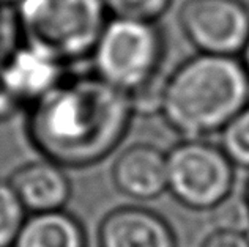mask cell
<instances>
[{"label":"cell","instance_id":"44dd1931","mask_svg":"<svg viewBox=\"0 0 249 247\" xmlns=\"http://www.w3.org/2000/svg\"><path fill=\"white\" fill-rule=\"evenodd\" d=\"M21 2V0H0V8L5 10H15L16 5Z\"/></svg>","mask_w":249,"mask_h":247},{"label":"cell","instance_id":"277c9868","mask_svg":"<svg viewBox=\"0 0 249 247\" xmlns=\"http://www.w3.org/2000/svg\"><path fill=\"white\" fill-rule=\"evenodd\" d=\"M166 33L160 22L110 17L91 52V71L131 95L161 77Z\"/></svg>","mask_w":249,"mask_h":247},{"label":"cell","instance_id":"2e32d148","mask_svg":"<svg viewBox=\"0 0 249 247\" xmlns=\"http://www.w3.org/2000/svg\"><path fill=\"white\" fill-rule=\"evenodd\" d=\"M166 77H158L156 81L150 82L148 85L136 90L134 93L128 95L133 107L134 116H153L161 115L162 107V92H164Z\"/></svg>","mask_w":249,"mask_h":247},{"label":"cell","instance_id":"7402d4cb","mask_svg":"<svg viewBox=\"0 0 249 247\" xmlns=\"http://www.w3.org/2000/svg\"><path fill=\"white\" fill-rule=\"evenodd\" d=\"M245 196H246V198H248V201H249V183H248V186H246V191H245Z\"/></svg>","mask_w":249,"mask_h":247},{"label":"cell","instance_id":"7a4b0ae2","mask_svg":"<svg viewBox=\"0 0 249 247\" xmlns=\"http://www.w3.org/2000/svg\"><path fill=\"white\" fill-rule=\"evenodd\" d=\"M248 104L249 76L240 57L196 54L166 77L161 116L181 139H207Z\"/></svg>","mask_w":249,"mask_h":247},{"label":"cell","instance_id":"e0dca14e","mask_svg":"<svg viewBox=\"0 0 249 247\" xmlns=\"http://www.w3.org/2000/svg\"><path fill=\"white\" fill-rule=\"evenodd\" d=\"M21 43L13 10L0 8V62Z\"/></svg>","mask_w":249,"mask_h":247},{"label":"cell","instance_id":"9c48e42d","mask_svg":"<svg viewBox=\"0 0 249 247\" xmlns=\"http://www.w3.org/2000/svg\"><path fill=\"white\" fill-rule=\"evenodd\" d=\"M112 183L124 197L150 201L167 192V153L152 144H134L115 159Z\"/></svg>","mask_w":249,"mask_h":247},{"label":"cell","instance_id":"d6986e66","mask_svg":"<svg viewBox=\"0 0 249 247\" xmlns=\"http://www.w3.org/2000/svg\"><path fill=\"white\" fill-rule=\"evenodd\" d=\"M21 110L24 109L15 96H13L11 90L8 88V83L5 81V76L2 73V66H0V123L13 118Z\"/></svg>","mask_w":249,"mask_h":247},{"label":"cell","instance_id":"ba28073f","mask_svg":"<svg viewBox=\"0 0 249 247\" xmlns=\"http://www.w3.org/2000/svg\"><path fill=\"white\" fill-rule=\"evenodd\" d=\"M100 247H177L169 222L153 210L124 205L109 211L98 230Z\"/></svg>","mask_w":249,"mask_h":247},{"label":"cell","instance_id":"7c38bea8","mask_svg":"<svg viewBox=\"0 0 249 247\" xmlns=\"http://www.w3.org/2000/svg\"><path fill=\"white\" fill-rule=\"evenodd\" d=\"M219 147L235 167L249 168V104L219 132Z\"/></svg>","mask_w":249,"mask_h":247},{"label":"cell","instance_id":"6da1fadb","mask_svg":"<svg viewBox=\"0 0 249 247\" xmlns=\"http://www.w3.org/2000/svg\"><path fill=\"white\" fill-rule=\"evenodd\" d=\"M134 120L129 96L93 71L70 73L25 110V135L43 159L87 168L109 158Z\"/></svg>","mask_w":249,"mask_h":247},{"label":"cell","instance_id":"8fae6325","mask_svg":"<svg viewBox=\"0 0 249 247\" xmlns=\"http://www.w3.org/2000/svg\"><path fill=\"white\" fill-rule=\"evenodd\" d=\"M13 247H87V233L65 210L29 214Z\"/></svg>","mask_w":249,"mask_h":247},{"label":"cell","instance_id":"30bf717a","mask_svg":"<svg viewBox=\"0 0 249 247\" xmlns=\"http://www.w3.org/2000/svg\"><path fill=\"white\" fill-rule=\"evenodd\" d=\"M8 183L29 214L65 210L73 194L67 168L43 158L19 165Z\"/></svg>","mask_w":249,"mask_h":247},{"label":"cell","instance_id":"52a82bcc","mask_svg":"<svg viewBox=\"0 0 249 247\" xmlns=\"http://www.w3.org/2000/svg\"><path fill=\"white\" fill-rule=\"evenodd\" d=\"M0 66L8 88L24 110L44 98L70 74L67 65L24 43H19Z\"/></svg>","mask_w":249,"mask_h":247},{"label":"cell","instance_id":"4fadbf2b","mask_svg":"<svg viewBox=\"0 0 249 247\" xmlns=\"http://www.w3.org/2000/svg\"><path fill=\"white\" fill-rule=\"evenodd\" d=\"M27 214L8 180H0V247H13Z\"/></svg>","mask_w":249,"mask_h":247},{"label":"cell","instance_id":"ffe728a7","mask_svg":"<svg viewBox=\"0 0 249 247\" xmlns=\"http://www.w3.org/2000/svg\"><path fill=\"white\" fill-rule=\"evenodd\" d=\"M240 60H241V63H243V66H245L246 73L249 76V38H248L245 48H243V50H241V54H240Z\"/></svg>","mask_w":249,"mask_h":247},{"label":"cell","instance_id":"9a60e30c","mask_svg":"<svg viewBox=\"0 0 249 247\" xmlns=\"http://www.w3.org/2000/svg\"><path fill=\"white\" fill-rule=\"evenodd\" d=\"M110 17L158 22L174 0H103Z\"/></svg>","mask_w":249,"mask_h":247},{"label":"cell","instance_id":"5bb4252c","mask_svg":"<svg viewBox=\"0 0 249 247\" xmlns=\"http://www.w3.org/2000/svg\"><path fill=\"white\" fill-rule=\"evenodd\" d=\"M214 230L246 233L249 231V201L245 194L232 192L219 205L210 210Z\"/></svg>","mask_w":249,"mask_h":247},{"label":"cell","instance_id":"ac0fdd59","mask_svg":"<svg viewBox=\"0 0 249 247\" xmlns=\"http://www.w3.org/2000/svg\"><path fill=\"white\" fill-rule=\"evenodd\" d=\"M202 247H249V236L246 233L213 230Z\"/></svg>","mask_w":249,"mask_h":247},{"label":"cell","instance_id":"8992f818","mask_svg":"<svg viewBox=\"0 0 249 247\" xmlns=\"http://www.w3.org/2000/svg\"><path fill=\"white\" fill-rule=\"evenodd\" d=\"M178 24L197 54L240 57L249 38L245 0H186Z\"/></svg>","mask_w":249,"mask_h":247},{"label":"cell","instance_id":"3957f363","mask_svg":"<svg viewBox=\"0 0 249 247\" xmlns=\"http://www.w3.org/2000/svg\"><path fill=\"white\" fill-rule=\"evenodd\" d=\"M13 13L21 43L68 68L90 60L110 19L103 0H21Z\"/></svg>","mask_w":249,"mask_h":247},{"label":"cell","instance_id":"5b68a950","mask_svg":"<svg viewBox=\"0 0 249 247\" xmlns=\"http://www.w3.org/2000/svg\"><path fill=\"white\" fill-rule=\"evenodd\" d=\"M235 191V165L219 144L181 139L167 151V192L185 208L210 211Z\"/></svg>","mask_w":249,"mask_h":247}]
</instances>
